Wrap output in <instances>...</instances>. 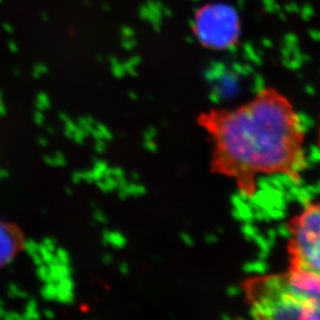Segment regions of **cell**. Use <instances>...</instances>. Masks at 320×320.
<instances>
[{
	"label": "cell",
	"instance_id": "cell-10",
	"mask_svg": "<svg viewBox=\"0 0 320 320\" xmlns=\"http://www.w3.org/2000/svg\"><path fill=\"white\" fill-rule=\"evenodd\" d=\"M8 293H9V295H11L12 297H23L24 296V295H22L23 292L21 290H20V289L18 287L14 286V285L9 286V288H8Z\"/></svg>",
	"mask_w": 320,
	"mask_h": 320
},
{
	"label": "cell",
	"instance_id": "cell-7",
	"mask_svg": "<svg viewBox=\"0 0 320 320\" xmlns=\"http://www.w3.org/2000/svg\"><path fill=\"white\" fill-rule=\"evenodd\" d=\"M104 240L107 242V244L115 247V248H121L126 245V239L125 236H122L119 232L114 231H106L104 233Z\"/></svg>",
	"mask_w": 320,
	"mask_h": 320
},
{
	"label": "cell",
	"instance_id": "cell-13",
	"mask_svg": "<svg viewBox=\"0 0 320 320\" xmlns=\"http://www.w3.org/2000/svg\"><path fill=\"white\" fill-rule=\"evenodd\" d=\"M5 315V311L3 310V308L0 306V318H4Z\"/></svg>",
	"mask_w": 320,
	"mask_h": 320
},
{
	"label": "cell",
	"instance_id": "cell-12",
	"mask_svg": "<svg viewBox=\"0 0 320 320\" xmlns=\"http://www.w3.org/2000/svg\"><path fill=\"white\" fill-rule=\"evenodd\" d=\"M120 271L122 272V273H128V271H129V268H128V266H127V264L126 263H123V265H121L120 266Z\"/></svg>",
	"mask_w": 320,
	"mask_h": 320
},
{
	"label": "cell",
	"instance_id": "cell-11",
	"mask_svg": "<svg viewBox=\"0 0 320 320\" xmlns=\"http://www.w3.org/2000/svg\"><path fill=\"white\" fill-rule=\"evenodd\" d=\"M8 177V173L6 172V170H2L0 169V179H4Z\"/></svg>",
	"mask_w": 320,
	"mask_h": 320
},
{
	"label": "cell",
	"instance_id": "cell-4",
	"mask_svg": "<svg viewBox=\"0 0 320 320\" xmlns=\"http://www.w3.org/2000/svg\"><path fill=\"white\" fill-rule=\"evenodd\" d=\"M193 32L205 48L215 51L230 49L239 43L241 36L240 16L228 4H204L195 14Z\"/></svg>",
	"mask_w": 320,
	"mask_h": 320
},
{
	"label": "cell",
	"instance_id": "cell-14",
	"mask_svg": "<svg viewBox=\"0 0 320 320\" xmlns=\"http://www.w3.org/2000/svg\"><path fill=\"white\" fill-rule=\"evenodd\" d=\"M317 142H318V148L320 150V123H319V128H318V140H317Z\"/></svg>",
	"mask_w": 320,
	"mask_h": 320
},
{
	"label": "cell",
	"instance_id": "cell-6",
	"mask_svg": "<svg viewBox=\"0 0 320 320\" xmlns=\"http://www.w3.org/2000/svg\"><path fill=\"white\" fill-rule=\"evenodd\" d=\"M119 188V195L121 197H127V196H139L145 192V189L135 183L123 182Z\"/></svg>",
	"mask_w": 320,
	"mask_h": 320
},
{
	"label": "cell",
	"instance_id": "cell-9",
	"mask_svg": "<svg viewBox=\"0 0 320 320\" xmlns=\"http://www.w3.org/2000/svg\"><path fill=\"white\" fill-rule=\"evenodd\" d=\"M46 162L51 165H55V166H63V165L66 164L65 158L61 154H55L52 158L49 157L48 159H46Z\"/></svg>",
	"mask_w": 320,
	"mask_h": 320
},
{
	"label": "cell",
	"instance_id": "cell-5",
	"mask_svg": "<svg viewBox=\"0 0 320 320\" xmlns=\"http://www.w3.org/2000/svg\"><path fill=\"white\" fill-rule=\"evenodd\" d=\"M18 236L6 224L0 222V267L11 261L18 249Z\"/></svg>",
	"mask_w": 320,
	"mask_h": 320
},
{
	"label": "cell",
	"instance_id": "cell-8",
	"mask_svg": "<svg viewBox=\"0 0 320 320\" xmlns=\"http://www.w3.org/2000/svg\"><path fill=\"white\" fill-rule=\"evenodd\" d=\"M97 140H109L111 139V133L103 125H96L91 132Z\"/></svg>",
	"mask_w": 320,
	"mask_h": 320
},
{
	"label": "cell",
	"instance_id": "cell-3",
	"mask_svg": "<svg viewBox=\"0 0 320 320\" xmlns=\"http://www.w3.org/2000/svg\"><path fill=\"white\" fill-rule=\"evenodd\" d=\"M288 270L320 277V202H310L289 220Z\"/></svg>",
	"mask_w": 320,
	"mask_h": 320
},
{
	"label": "cell",
	"instance_id": "cell-2",
	"mask_svg": "<svg viewBox=\"0 0 320 320\" xmlns=\"http://www.w3.org/2000/svg\"><path fill=\"white\" fill-rule=\"evenodd\" d=\"M256 319H320V277L293 272L256 275L241 282Z\"/></svg>",
	"mask_w": 320,
	"mask_h": 320
},
{
	"label": "cell",
	"instance_id": "cell-1",
	"mask_svg": "<svg viewBox=\"0 0 320 320\" xmlns=\"http://www.w3.org/2000/svg\"><path fill=\"white\" fill-rule=\"evenodd\" d=\"M198 123L213 143L211 171L232 179L246 197H253L263 177L302 178L305 131L290 101L277 89L258 91L237 108L204 112Z\"/></svg>",
	"mask_w": 320,
	"mask_h": 320
}]
</instances>
